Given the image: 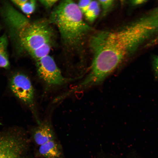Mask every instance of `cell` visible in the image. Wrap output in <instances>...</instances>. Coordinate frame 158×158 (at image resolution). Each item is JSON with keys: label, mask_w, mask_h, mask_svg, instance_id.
Wrapping results in <instances>:
<instances>
[{"label": "cell", "mask_w": 158, "mask_h": 158, "mask_svg": "<svg viewBox=\"0 0 158 158\" xmlns=\"http://www.w3.org/2000/svg\"><path fill=\"white\" fill-rule=\"evenodd\" d=\"M102 158H119L118 157H116V156H114L113 155L107 154L104 156Z\"/></svg>", "instance_id": "obj_17"}, {"label": "cell", "mask_w": 158, "mask_h": 158, "mask_svg": "<svg viewBox=\"0 0 158 158\" xmlns=\"http://www.w3.org/2000/svg\"><path fill=\"white\" fill-rule=\"evenodd\" d=\"M36 63L38 77L47 89L64 85L75 79L64 77L54 59L49 55L36 61Z\"/></svg>", "instance_id": "obj_4"}, {"label": "cell", "mask_w": 158, "mask_h": 158, "mask_svg": "<svg viewBox=\"0 0 158 158\" xmlns=\"http://www.w3.org/2000/svg\"><path fill=\"white\" fill-rule=\"evenodd\" d=\"M49 20L31 21L25 16L12 21L9 26L21 48L30 55L47 44H52L54 33Z\"/></svg>", "instance_id": "obj_3"}, {"label": "cell", "mask_w": 158, "mask_h": 158, "mask_svg": "<svg viewBox=\"0 0 158 158\" xmlns=\"http://www.w3.org/2000/svg\"><path fill=\"white\" fill-rule=\"evenodd\" d=\"M147 2L146 0H133L131 1V3L134 6L141 5Z\"/></svg>", "instance_id": "obj_16"}, {"label": "cell", "mask_w": 158, "mask_h": 158, "mask_svg": "<svg viewBox=\"0 0 158 158\" xmlns=\"http://www.w3.org/2000/svg\"><path fill=\"white\" fill-rule=\"evenodd\" d=\"M58 1V0H43L40 1V3L47 8H51Z\"/></svg>", "instance_id": "obj_15"}, {"label": "cell", "mask_w": 158, "mask_h": 158, "mask_svg": "<svg viewBox=\"0 0 158 158\" xmlns=\"http://www.w3.org/2000/svg\"><path fill=\"white\" fill-rule=\"evenodd\" d=\"M92 0H80L77 4L83 14L85 13L88 10Z\"/></svg>", "instance_id": "obj_12"}, {"label": "cell", "mask_w": 158, "mask_h": 158, "mask_svg": "<svg viewBox=\"0 0 158 158\" xmlns=\"http://www.w3.org/2000/svg\"><path fill=\"white\" fill-rule=\"evenodd\" d=\"M7 42L6 37H0V67L6 68L9 65L6 52Z\"/></svg>", "instance_id": "obj_11"}, {"label": "cell", "mask_w": 158, "mask_h": 158, "mask_svg": "<svg viewBox=\"0 0 158 158\" xmlns=\"http://www.w3.org/2000/svg\"><path fill=\"white\" fill-rule=\"evenodd\" d=\"M55 136L50 124L47 121L40 122L33 133V137L35 142L40 146L54 140Z\"/></svg>", "instance_id": "obj_7"}, {"label": "cell", "mask_w": 158, "mask_h": 158, "mask_svg": "<svg viewBox=\"0 0 158 158\" xmlns=\"http://www.w3.org/2000/svg\"><path fill=\"white\" fill-rule=\"evenodd\" d=\"M152 64L156 76L158 78V55H154L152 56Z\"/></svg>", "instance_id": "obj_14"}, {"label": "cell", "mask_w": 158, "mask_h": 158, "mask_svg": "<svg viewBox=\"0 0 158 158\" xmlns=\"http://www.w3.org/2000/svg\"><path fill=\"white\" fill-rule=\"evenodd\" d=\"M100 10L98 1L92 0L88 10L84 13L86 19L90 22L94 21L99 15Z\"/></svg>", "instance_id": "obj_10"}, {"label": "cell", "mask_w": 158, "mask_h": 158, "mask_svg": "<svg viewBox=\"0 0 158 158\" xmlns=\"http://www.w3.org/2000/svg\"><path fill=\"white\" fill-rule=\"evenodd\" d=\"M93 57L85 83L92 87L101 83L140 47L129 23L119 30L97 32L91 37Z\"/></svg>", "instance_id": "obj_1"}, {"label": "cell", "mask_w": 158, "mask_h": 158, "mask_svg": "<svg viewBox=\"0 0 158 158\" xmlns=\"http://www.w3.org/2000/svg\"><path fill=\"white\" fill-rule=\"evenodd\" d=\"M98 1L99 4L101 5L104 14L112 6L114 1L112 0H98Z\"/></svg>", "instance_id": "obj_13"}, {"label": "cell", "mask_w": 158, "mask_h": 158, "mask_svg": "<svg viewBox=\"0 0 158 158\" xmlns=\"http://www.w3.org/2000/svg\"><path fill=\"white\" fill-rule=\"evenodd\" d=\"M11 89L15 95L34 114L38 124L35 100V91L30 79L26 75L18 73L12 77Z\"/></svg>", "instance_id": "obj_5"}, {"label": "cell", "mask_w": 158, "mask_h": 158, "mask_svg": "<svg viewBox=\"0 0 158 158\" xmlns=\"http://www.w3.org/2000/svg\"><path fill=\"white\" fill-rule=\"evenodd\" d=\"M83 14L77 4L69 0L61 1L51 14L50 21L56 27L68 47L79 45L92 30L84 21Z\"/></svg>", "instance_id": "obj_2"}, {"label": "cell", "mask_w": 158, "mask_h": 158, "mask_svg": "<svg viewBox=\"0 0 158 158\" xmlns=\"http://www.w3.org/2000/svg\"><path fill=\"white\" fill-rule=\"evenodd\" d=\"M39 152L45 158H61L62 156L61 147L55 140L40 145Z\"/></svg>", "instance_id": "obj_8"}, {"label": "cell", "mask_w": 158, "mask_h": 158, "mask_svg": "<svg viewBox=\"0 0 158 158\" xmlns=\"http://www.w3.org/2000/svg\"><path fill=\"white\" fill-rule=\"evenodd\" d=\"M13 2L19 6L25 14L29 15L35 11L36 5V1L34 0H15Z\"/></svg>", "instance_id": "obj_9"}, {"label": "cell", "mask_w": 158, "mask_h": 158, "mask_svg": "<svg viewBox=\"0 0 158 158\" xmlns=\"http://www.w3.org/2000/svg\"><path fill=\"white\" fill-rule=\"evenodd\" d=\"M27 140L20 132L11 131L0 134V158H18L25 152Z\"/></svg>", "instance_id": "obj_6"}]
</instances>
